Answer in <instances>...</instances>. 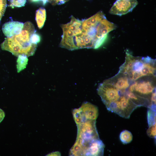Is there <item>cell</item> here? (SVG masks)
<instances>
[{
  "mask_svg": "<svg viewBox=\"0 0 156 156\" xmlns=\"http://www.w3.org/2000/svg\"><path fill=\"white\" fill-rule=\"evenodd\" d=\"M117 26L108 21L99 11L86 19L81 20L77 40L83 48L96 49L104 42L107 34Z\"/></svg>",
  "mask_w": 156,
  "mask_h": 156,
  "instance_id": "cell-1",
  "label": "cell"
},
{
  "mask_svg": "<svg viewBox=\"0 0 156 156\" xmlns=\"http://www.w3.org/2000/svg\"><path fill=\"white\" fill-rule=\"evenodd\" d=\"M36 32L33 24L30 22H27L24 24L22 31L18 34L5 38L1 44V48L17 57L21 55L27 57L33 55L37 44H32L30 38L31 35Z\"/></svg>",
  "mask_w": 156,
  "mask_h": 156,
  "instance_id": "cell-2",
  "label": "cell"
},
{
  "mask_svg": "<svg viewBox=\"0 0 156 156\" xmlns=\"http://www.w3.org/2000/svg\"><path fill=\"white\" fill-rule=\"evenodd\" d=\"M156 60L148 56H134L128 50L126 52L124 63L119 72L126 75L132 81L143 77L156 76Z\"/></svg>",
  "mask_w": 156,
  "mask_h": 156,
  "instance_id": "cell-3",
  "label": "cell"
},
{
  "mask_svg": "<svg viewBox=\"0 0 156 156\" xmlns=\"http://www.w3.org/2000/svg\"><path fill=\"white\" fill-rule=\"evenodd\" d=\"M96 122V120H87L77 125V132L75 142L81 148L84 156L91 143L99 138Z\"/></svg>",
  "mask_w": 156,
  "mask_h": 156,
  "instance_id": "cell-4",
  "label": "cell"
},
{
  "mask_svg": "<svg viewBox=\"0 0 156 156\" xmlns=\"http://www.w3.org/2000/svg\"><path fill=\"white\" fill-rule=\"evenodd\" d=\"M128 90L149 100L152 104V96L156 92V76L144 77L135 81H132Z\"/></svg>",
  "mask_w": 156,
  "mask_h": 156,
  "instance_id": "cell-5",
  "label": "cell"
},
{
  "mask_svg": "<svg viewBox=\"0 0 156 156\" xmlns=\"http://www.w3.org/2000/svg\"><path fill=\"white\" fill-rule=\"evenodd\" d=\"M127 91L124 94H121L118 100L111 104L106 108L109 111L122 117L129 118L132 112L138 107L128 96Z\"/></svg>",
  "mask_w": 156,
  "mask_h": 156,
  "instance_id": "cell-6",
  "label": "cell"
},
{
  "mask_svg": "<svg viewBox=\"0 0 156 156\" xmlns=\"http://www.w3.org/2000/svg\"><path fill=\"white\" fill-rule=\"evenodd\" d=\"M97 91L106 107L118 100L121 96L119 90L107 79L100 84Z\"/></svg>",
  "mask_w": 156,
  "mask_h": 156,
  "instance_id": "cell-7",
  "label": "cell"
},
{
  "mask_svg": "<svg viewBox=\"0 0 156 156\" xmlns=\"http://www.w3.org/2000/svg\"><path fill=\"white\" fill-rule=\"evenodd\" d=\"M138 4L136 0H117L109 13L112 14L121 16L131 12Z\"/></svg>",
  "mask_w": 156,
  "mask_h": 156,
  "instance_id": "cell-8",
  "label": "cell"
},
{
  "mask_svg": "<svg viewBox=\"0 0 156 156\" xmlns=\"http://www.w3.org/2000/svg\"><path fill=\"white\" fill-rule=\"evenodd\" d=\"M24 24L22 22L12 21L5 23L3 25L2 30L4 35L10 37L18 34L22 31Z\"/></svg>",
  "mask_w": 156,
  "mask_h": 156,
  "instance_id": "cell-9",
  "label": "cell"
},
{
  "mask_svg": "<svg viewBox=\"0 0 156 156\" xmlns=\"http://www.w3.org/2000/svg\"><path fill=\"white\" fill-rule=\"evenodd\" d=\"M87 120H96L99 115L97 107L88 102L83 103L80 107Z\"/></svg>",
  "mask_w": 156,
  "mask_h": 156,
  "instance_id": "cell-10",
  "label": "cell"
},
{
  "mask_svg": "<svg viewBox=\"0 0 156 156\" xmlns=\"http://www.w3.org/2000/svg\"><path fill=\"white\" fill-rule=\"evenodd\" d=\"M104 147V144L99 138L95 140L90 144L85 156H103Z\"/></svg>",
  "mask_w": 156,
  "mask_h": 156,
  "instance_id": "cell-11",
  "label": "cell"
},
{
  "mask_svg": "<svg viewBox=\"0 0 156 156\" xmlns=\"http://www.w3.org/2000/svg\"><path fill=\"white\" fill-rule=\"evenodd\" d=\"M46 18V11L45 9L40 8L36 12V20L39 29L43 27Z\"/></svg>",
  "mask_w": 156,
  "mask_h": 156,
  "instance_id": "cell-12",
  "label": "cell"
},
{
  "mask_svg": "<svg viewBox=\"0 0 156 156\" xmlns=\"http://www.w3.org/2000/svg\"><path fill=\"white\" fill-rule=\"evenodd\" d=\"M74 119L76 125H78L85 121L87 120L80 108L75 109L73 111Z\"/></svg>",
  "mask_w": 156,
  "mask_h": 156,
  "instance_id": "cell-13",
  "label": "cell"
},
{
  "mask_svg": "<svg viewBox=\"0 0 156 156\" xmlns=\"http://www.w3.org/2000/svg\"><path fill=\"white\" fill-rule=\"evenodd\" d=\"M147 119L149 127L156 123V105L148 108Z\"/></svg>",
  "mask_w": 156,
  "mask_h": 156,
  "instance_id": "cell-14",
  "label": "cell"
},
{
  "mask_svg": "<svg viewBox=\"0 0 156 156\" xmlns=\"http://www.w3.org/2000/svg\"><path fill=\"white\" fill-rule=\"evenodd\" d=\"M25 55H21L18 56L17 60V72L19 73L25 68L27 65L28 59Z\"/></svg>",
  "mask_w": 156,
  "mask_h": 156,
  "instance_id": "cell-15",
  "label": "cell"
},
{
  "mask_svg": "<svg viewBox=\"0 0 156 156\" xmlns=\"http://www.w3.org/2000/svg\"><path fill=\"white\" fill-rule=\"evenodd\" d=\"M120 139L122 143L126 144L131 142L133 139V135L130 131L125 130L120 133Z\"/></svg>",
  "mask_w": 156,
  "mask_h": 156,
  "instance_id": "cell-16",
  "label": "cell"
},
{
  "mask_svg": "<svg viewBox=\"0 0 156 156\" xmlns=\"http://www.w3.org/2000/svg\"><path fill=\"white\" fill-rule=\"evenodd\" d=\"M10 6L12 8L20 7L25 5L26 0H10Z\"/></svg>",
  "mask_w": 156,
  "mask_h": 156,
  "instance_id": "cell-17",
  "label": "cell"
},
{
  "mask_svg": "<svg viewBox=\"0 0 156 156\" xmlns=\"http://www.w3.org/2000/svg\"><path fill=\"white\" fill-rule=\"evenodd\" d=\"M156 123L150 126L147 131V134L150 137L155 138L156 135Z\"/></svg>",
  "mask_w": 156,
  "mask_h": 156,
  "instance_id": "cell-18",
  "label": "cell"
},
{
  "mask_svg": "<svg viewBox=\"0 0 156 156\" xmlns=\"http://www.w3.org/2000/svg\"><path fill=\"white\" fill-rule=\"evenodd\" d=\"M6 0H0V21L5 11Z\"/></svg>",
  "mask_w": 156,
  "mask_h": 156,
  "instance_id": "cell-19",
  "label": "cell"
},
{
  "mask_svg": "<svg viewBox=\"0 0 156 156\" xmlns=\"http://www.w3.org/2000/svg\"><path fill=\"white\" fill-rule=\"evenodd\" d=\"M30 40L32 44H37L40 41V36L38 34L36 33V32H35L31 35Z\"/></svg>",
  "mask_w": 156,
  "mask_h": 156,
  "instance_id": "cell-20",
  "label": "cell"
},
{
  "mask_svg": "<svg viewBox=\"0 0 156 156\" xmlns=\"http://www.w3.org/2000/svg\"><path fill=\"white\" fill-rule=\"evenodd\" d=\"M5 116L4 112L0 108V123L3 120Z\"/></svg>",
  "mask_w": 156,
  "mask_h": 156,
  "instance_id": "cell-21",
  "label": "cell"
},
{
  "mask_svg": "<svg viewBox=\"0 0 156 156\" xmlns=\"http://www.w3.org/2000/svg\"><path fill=\"white\" fill-rule=\"evenodd\" d=\"M60 153L58 151H56L51 153L48 154V155L50 156H61Z\"/></svg>",
  "mask_w": 156,
  "mask_h": 156,
  "instance_id": "cell-22",
  "label": "cell"
},
{
  "mask_svg": "<svg viewBox=\"0 0 156 156\" xmlns=\"http://www.w3.org/2000/svg\"><path fill=\"white\" fill-rule=\"evenodd\" d=\"M31 2H40L44 0H28Z\"/></svg>",
  "mask_w": 156,
  "mask_h": 156,
  "instance_id": "cell-23",
  "label": "cell"
}]
</instances>
